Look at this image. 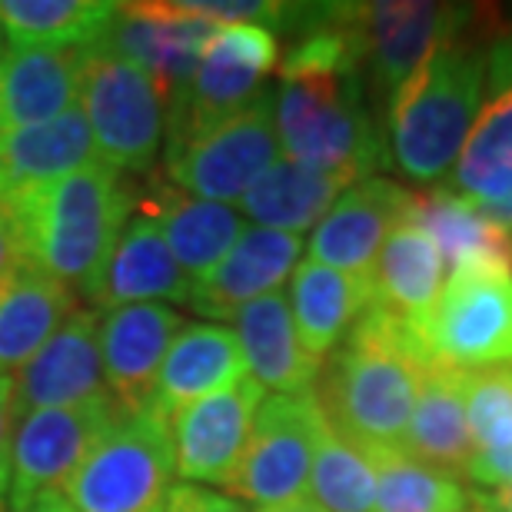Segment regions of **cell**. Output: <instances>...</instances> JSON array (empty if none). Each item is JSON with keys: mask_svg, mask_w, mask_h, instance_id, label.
<instances>
[{"mask_svg": "<svg viewBox=\"0 0 512 512\" xmlns=\"http://www.w3.org/2000/svg\"><path fill=\"white\" fill-rule=\"evenodd\" d=\"M429 370L416 326L373 303L323 363L313 396L336 433L363 449H399Z\"/></svg>", "mask_w": 512, "mask_h": 512, "instance_id": "6da1fadb", "label": "cell"}, {"mask_svg": "<svg viewBox=\"0 0 512 512\" xmlns=\"http://www.w3.org/2000/svg\"><path fill=\"white\" fill-rule=\"evenodd\" d=\"M509 30L499 7L483 27L426 57L386 107V150L403 177L439 183L456 167L486 90L489 44Z\"/></svg>", "mask_w": 512, "mask_h": 512, "instance_id": "7a4b0ae2", "label": "cell"}, {"mask_svg": "<svg viewBox=\"0 0 512 512\" xmlns=\"http://www.w3.org/2000/svg\"><path fill=\"white\" fill-rule=\"evenodd\" d=\"M280 67V37L256 24H217L190 80L170 97L167 147L247 110Z\"/></svg>", "mask_w": 512, "mask_h": 512, "instance_id": "52a82bcc", "label": "cell"}, {"mask_svg": "<svg viewBox=\"0 0 512 512\" xmlns=\"http://www.w3.org/2000/svg\"><path fill=\"white\" fill-rule=\"evenodd\" d=\"M273 124L283 157L376 177L389 163L386 130L373 114L363 70H290L273 94Z\"/></svg>", "mask_w": 512, "mask_h": 512, "instance_id": "277c9868", "label": "cell"}, {"mask_svg": "<svg viewBox=\"0 0 512 512\" xmlns=\"http://www.w3.org/2000/svg\"><path fill=\"white\" fill-rule=\"evenodd\" d=\"M247 376V360H243L240 340L230 326L190 323L177 333V340L163 356L147 413L170 423L177 409L210 393H220V389L247 380Z\"/></svg>", "mask_w": 512, "mask_h": 512, "instance_id": "7402d4cb", "label": "cell"}, {"mask_svg": "<svg viewBox=\"0 0 512 512\" xmlns=\"http://www.w3.org/2000/svg\"><path fill=\"white\" fill-rule=\"evenodd\" d=\"M353 177L333 173L313 163L280 157L263 173L253 187L243 193L240 213L253 220L256 227H270L280 233H296L316 227L346 187H353Z\"/></svg>", "mask_w": 512, "mask_h": 512, "instance_id": "f546056e", "label": "cell"}, {"mask_svg": "<svg viewBox=\"0 0 512 512\" xmlns=\"http://www.w3.org/2000/svg\"><path fill=\"white\" fill-rule=\"evenodd\" d=\"M286 300L303 350L326 363V356L350 336L366 306H373V283L316 260H303L290 276Z\"/></svg>", "mask_w": 512, "mask_h": 512, "instance_id": "83f0119b", "label": "cell"}, {"mask_svg": "<svg viewBox=\"0 0 512 512\" xmlns=\"http://www.w3.org/2000/svg\"><path fill=\"white\" fill-rule=\"evenodd\" d=\"M124 416L107 396L80 406L37 409L17 419L14 453H10L7 512H30L40 499L64 493L87 453Z\"/></svg>", "mask_w": 512, "mask_h": 512, "instance_id": "7c38bea8", "label": "cell"}, {"mask_svg": "<svg viewBox=\"0 0 512 512\" xmlns=\"http://www.w3.org/2000/svg\"><path fill=\"white\" fill-rule=\"evenodd\" d=\"M466 416L476 446L466 479L483 489L512 486V363L466 373Z\"/></svg>", "mask_w": 512, "mask_h": 512, "instance_id": "1f68e13d", "label": "cell"}, {"mask_svg": "<svg viewBox=\"0 0 512 512\" xmlns=\"http://www.w3.org/2000/svg\"><path fill=\"white\" fill-rule=\"evenodd\" d=\"M276 512H323V509L316 506L313 499H300V503H293V506H283V509H276Z\"/></svg>", "mask_w": 512, "mask_h": 512, "instance_id": "b9f144b4", "label": "cell"}, {"mask_svg": "<svg viewBox=\"0 0 512 512\" xmlns=\"http://www.w3.org/2000/svg\"><path fill=\"white\" fill-rule=\"evenodd\" d=\"M17 433V406H14V383L10 376H0V499L10 489V453H14Z\"/></svg>", "mask_w": 512, "mask_h": 512, "instance_id": "8d00e7d4", "label": "cell"}, {"mask_svg": "<svg viewBox=\"0 0 512 512\" xmlns=\"http://www.w3.org/2000/svg\"><path fill=\"white\" fill-rule=\"evenodd\" d=\"M213 30H217L213 20L187 14L180 0L173 4H117V17L110 20L107 34L97 44L140 64L173 97L190 80Z\"/></svg>", "mask_w": 512, "mask_h": 512, "instance_id": "ac0fdd59", "label": "cell"}, {"mask_svg": "<svg viewBox=\"0 0 512 512\" xmlns=\"http://www.w3.org/2000/svg\"><path fill=\"white\" fill-rule=\"evenodd\" d=\"M30 512H74V509H70V506H67V499L57 493V496L40 499V503H37L34 509H30Z\"/></svg>", "mask_w": 512, "mask_h": 512, "instance_id": "ab89813d", "label": "cell"}, {"mask_svg": "<svg viewBox=\"0 0 512 512\" xmlns=\"http://www.w3.org/2000/svg\"><path fill=\"white\" fill-rule=\"evenodd\" d=\"M266 389L256 380H240L220 393L187 403L170 416V443L177 476L190 486L230 489L243 453H247L256 409Z\"/></svg>", "mask_w": 512, "mask_h": 512, "instance_id": "4fadbf2b", "label": "cell"}, {"mask_svg": "<svg viewBox=\"0 0 512 512\" xmlns=\"http://www.w3.org/2000/svg\"><path fill=\"white\" fill-rule=\"evenodd\" d=\"M84 47H10L0 64V124L34 127L80 107Z\"/></svg>", "mask_w": 512, "mask_h": 512, "instance_id": "603a6c76", "label": "cell"}, {"mask_svg": "<svg viewBox=\"0 0 512 512\" xmlns=\"http://www.w3.org/2000/svg\"><path fill=\"white\" fill-rule=\"evenodd\" d=\"M413 217V190L389 177H363L340 193L310 237V260L373 283L386 237Z\"/></svg>", "mask_w": 512, "mask_h": 512, "instance_id": "9a60e30c", "label": "cell"}, {"mask_svg": "<svg viewBox=\"0 0 512 512\" xmlns=\"http://www.w3.org/2000/svg\"><path fill=\"white\" fill-rule=\"evenodd\" d=\"M163 512H250V509L233 496L210 493V489H203V486L177 483L170 489Z\"/></svg>", "mask_w": 512, "mask_h": 512, "instance_id": "d590c367", "label": "cell"}, {"mask_svg": "<svg viewBox=\"0 0 512 512\" xmlns=\"http://www.w3.org/2000/svg\"><path fill=\"white\" fill-rule=\"evenodd\" d=\"M413 220L436 243L443 266L453 273H509L512 276V240L509 230L489 220L483 210L456 197L453 190L436 187L413 193Z\"/></svg>", "mask_w": 512, "mask_h": 512, "instance_id": "d4e9b609", "label": "cell"}, {"mask_svg": "<svg viewBox=\"0 0 512 512\" xmlns=\"http://www.w3.org/2000/svg\"><path fill=\"white\" fill-rule=\"evenodd\" d=\"M233 323H237L233 333L240 340L250 380L273 389L276 396H300L316 386L323 363L303 350L286 293L260 296L243 306Z\"/></svg>", "mask_w": 512, "mask_h": 512, "instance_id": "cb8c5ba5", "label": "cell"}, {"mask_svg": "<svg viewBox=\"0 0 512 512\" xmlns=\"http://www.w3.org/2000/svg\"><path fill=\"white\" fill-rule=\"evenodd\" d=\"M133 207L157 223L173 260L180 263V270L190 280L210 273L247 230V217L237 207L190 197V193L167 183V177L153 180L143 200H137Z\"/></svg>", "mask_w": 512, "mask_h": 512, "instance_id": "44dd1931", "label": "cell"}, {"mask_svg": "<svg viewBox=\"0 0 512 512\" xmlns=\"http://www.w3.org/2000/svg\"><path fill=\"white\" fill-rule=\"evenodd\" d=\"M443 256L409 217L389 233L373 266V303L419 326L443 290Z\"/></svg>", "mask_w": 512, "mask_h": 512, "instance_id": "4dcf8cb0", "label": "cell"}, {"mask_svg": "<svg viewBox=\"0 0 512 512\" xmlns=\"http://www.w3.org/2000/svg\"><path fill=\"white\" fill-rule=\"evenodd\" d=\"M0 512H7V506H4V503H0Z\"/></svg>", "mask_w": 512, "mask_h": 512, "instance_id": "f6af8a7d", "label": "cell"}, {"mask_svg": "<svg viewBox=\"0 0 512 512\" xmlns=\"http://www.w3.org/2000/svg\"><path fill=\"white\" fill-rule=\"evenodd\" d=\"M376 466L373 512H463L473 493L456 476L406 456L403 449H370Z\"/></svg>", "mask_w": 512, "mask_h": 512, "instance_id": "836d02e7", "label": "cell"}, {"mask_svg": "<svg viewBox=\"0 0 512 512\" xmlns=\"http://www.w3.org/2000/svg\"><path fill=\"white\" fill-rule=\"evenodd\" d=\"M463 512H486V509L479 506V503H476V496H473V506H469V509H463Z\"/></svg>", "mask_w": 512, "mask_h": 512, "instance_id": "ee69618b", "label": "cell"}, {"mask_svg": "<svg viewBox=\"0 0 512 512\" xmlns=\"http://www.w3.org/2000/svg\"><path fill=\"white\" fill-rule=\"evenodd\" d=\"M406 456L439 469L449 476H466L476 456L473 433L466 416V373L453 366L433 363L419 386L413 416H409L406 436L399 443Z\"/></svg>", "mask_w": 512, "mask_h": 512, "instance_id": "4316f807", "label": "cell"}, {"mask_svg": "<svg viewBox=\"0 0 512 512\" xmlns=\"http://www.w3.org/2000/svg\"><path fill=\"white\" fill-rule=\"evenodd\" d=\"M17 419L37 409L80 406L107 396L104 360H100V313L77 306L64 326L50 336L34 360L10 376Z\"/></svg>", "mask_w": 512, "mask_h": 512, "instance_id": "2e32d148", "label": "cell"}, {"mask_svg": "<svg viewBox=\"0 0 512 512\" xmlns=\"http://www.w3.org/2000/svg\"><path fill=\"white\" fill-rule=\"evenodd\" d=\"M80 110L97 157L117 173L150 170L167 137L170 94L140 64L104 44L84 47Z\"/></svg>", "mask_w": 512, "mask_h": 512, "instance_id": "5b68a950", "label": "cell"}, {"mask_svg": "<svg viewBox=\"0 0 512 512\" xmlns=\"http://www.w3.org/2000/svg\"><path fill=\"white\" fill-rule=\"evenodd\" d=\"M30 266L87 296L133 213L124 173L104 160L0 200Z\"/></svg>", "mask_w": 512, "mask_h": 512, "instance_id": "3957f363", "label": "cell"}, {"mask_svg": "<svg viewBox=\"0 0 512 512\" xmlns=\"http://www.w3.org/2000/svg\"><path fill=\"white\" fill-rule=\"evenodd\" d=\"M117 17L100 0H0V20L14 47H94Z\"/></svg>", "mask_w": 512, "mask_h": 512, "instance_id": "d6a6232c", "label": "cell"}, {"mask_svg": "<svg viewBox=\"0 0 512 512\" xmlns=\"http://www.w3.org/2000/svg\"><path fill=\"white\" fill-rule=\"evenodd\" d=\"M283 157L273 124V94L266 90L247 110L167 147V183L190 197L233 203Z\"/></svg>", "mask_w": 512, "mask_h": 512, "instance_id": "9c48e42d", "label": "cell"}, {"mask_svg": "<svg viewBox=\"0 0 512 512\" xmlns=\"http://www.w3.org/2000/svg\"><path fill=\"white\" fill-rule=\"evenodd\" d=\"M74 310V290L54 276L30 263L10 270L0 280V376L34 360Z\"/></svg>", "mask_w": 512, "mask_h": 512, "instance_id": "f1b7e54d", "label": "cell"}, {"mask_svg": "<svg viewBox=\"0 0 512 512\" xmlns=\"http://www.w3.org/2000/svg\"><path fill=\"white\" fill-rule=\"evenodd\" d=\"M300 253L303 240L296 233L247 227L210 273L193 280L187 306L210 320H233L253 300L280 293V286L300 266Z\"/></svg>", "mask_w": 512, "mask_h": 512, "instance_id": "d6986e66", "label": "cell"}, {"mask_svg": "<svg viewBox=\"0 0 512 512\" xmlns=\"http://www.w3.org/2000/svg\"><path fill=\"white\" fill-rule=\"evenodd\" d=\"M326 416L313 389L300 396H266L256 409L253 433L230 493L253 512H276L300 503L310 486V469L320 449Z\"/></svg>", "mask_w": 512, "mask_h": 512, "instance_id": "30bf717a", "label": "cell"}, {"mask_svg": "<svg viewBox=\"0 0 512 512\" xmlns=\"http://www.w3.org/2000/svg\"><path fill=\"white\" fill-rule=\"evenodd\" d=\"M7 54H10V37H7V30H4V20H0V64H4Z\"/></svg>", "mask_w": 512, "mask_h": 512, "instance_id": "7bdbcfd3", "label": "cell"}, {"mask_svg": "<svg viewBox=\"0 0 512 512\" xmlns=\"http://www.w3.org/2000/svg\"><path fill=\"white\" fill-rule=\"evenodd\" d=\"M193 280L180 270L173 253L147 213L133 207L120 240L110 250L90 303L117 310L130 303H187Z\"/></svg>", "mask_w": 512, "mask_h": 512, "instance_id": "ffe728a7", "label": "cell"}, {"mask_svg": "<svg viewBox=\"0 0 512 512\" xmlns=\"http://www.w3.org/2000/svg\"><path fill=\"white\" fill-rule=\"evenodd\" d=\"M97 160L94 137L80 107L47 124L0 130V200L77 173Z\"/></svg>", "mask_w": 512, "mask_h": 512, "instance_id": "484cf974", "label": "cell"}, {"mask_svg": "<svg viewBox=\"0 0 512 512\" xmlns=\"http://www.w3.org/2000/svg\"><path fill=\"white\" fill-rule=\"evenodd\" d=\"M483 213H486V217H489V220H496V223H499V227H506V230L512 227V200H509V203H503V207L483 210Z\"/></svg>", "mask_w": 512, "mask_h": 512, "instance_id": "60d3db41", "label": "cell"}, {"mask_svg": "<svg viewBox=\"0 0 512 512\" xmlns=\"http://www.w3.org/2000/svg\"><path fill=\"white\" fill-rule=\"evenodd\" d=\"M306 489L323 512H373L376 466L370 449L346 439L326 423Z\"/></svg>", "mask_w": 512, "mask_h": 512, "instance_id": "e575fe53", "label": "cell"}, {"mask_svg": "<svg viewBox=\"0 0 512 512\" xmlns=\"http://www.w3.org/2000/svg\"><path fill=\"white\" fill-rule=\"evenodd\" d=\"M173 476L170 426L153 413H124L100 436L60 496L74 512H163Z\"/></svg>", "mask_w": 512, "mask_h": 512, "instance_id": "8992f818", "label": "cell"}, {"mask_svg": "<svg viewBox=\"0 0 512 512\" xmlns=\"http://www.w3.org/2000/svg\"><path fill=\"white\" fill-rule=\"evenodd\" d=\"M446 190L479 210L512 200V27L489 44L483 107L459 150Z\"/></svg>", "mask_w": 512, "mask_h": 512, "instance_id": "5bb4252c", "label": "cell"}, {"mask_svg": "<svg viewBox=\"0 0 512 512\" xmlns=\"http://www.w3.org/2000/svg\"><path fill=\"white\" fill-rule=\"evenodd\" d=\"M180 330L183 316L167 303H130L100 316L104 380L120 413H147L163 356Z\"/></svg>", "mask_w": 512, "mask_h": 512, "instance_id": "e0dca14e", "label": "cell"}, {"mask_svg": "<svg viewBox=\"0 0 512 512\" xmlns=\"http://www.w3.org/2000/svg\"><path fill=\"white\" fill-rule=\"evenodd\" d=\"M0 130H4V124H0Z\"/></svg>", "mask_w": 512, "mask_h": 512, "instance_id": "bcb514c9", "label": "cell"}, {"mask_svg": "<svg viewBox=\"0 0 512 512\" xmlns=\"http://www.w3.org/2000/svg\"><path fill=\"white\" fill-rule=\"evenodd\" d=\"M24 250H20V240H17V230H14V220H10V213L4 210V203H0V280L17 270V266H24Z\"/></svg>", "mask_w": 512, "mask_h": 512, "instance_id": "74e56055", "label": "cell"}, {"mask_svg": "<svg viewBox=\"0 0 512 512\" xmlns=\"http://www.w3.org/2000/svg\"><path fill=\"white\" fill-rule=\"evenodd\" d=\"M416 333L439 366L476 373L512 363V276L453 273Z\"/></svg>", "mask_w": 512, "mask_h": 512, "instance_id": "8fae6325", "label": "cell"}, {"mask_svg": "<svg viewBox=\"0 0 512 512\" xmlns=\"http://www.w3.org/2000/svg\"><path fill=\"white\" fill-rule=\"evenodd\" d=\"M486 14L489 7L479 4H419V0L353 4L370 100L389 107L393 94L426 57L476 34Z\"/></svg>", "mask_w": 512, "mask_h": 512, "instance_id": "ba28073f", "label": "cell"}, {"mask_svg": "<svg viewBox=\"0 0 512 512\" xmlns=\"http://www.w3.org/2000/svg\"><path fill=\"white\" fill-rule=\"evenodd\" d=\"M476 503L486 512H512V486L493 489V493H479Z\"/></svg>", "mask_w": 512, "mask_h": 512, "instance_id": "f35d334b", "label": "cell"}]
</instances>
